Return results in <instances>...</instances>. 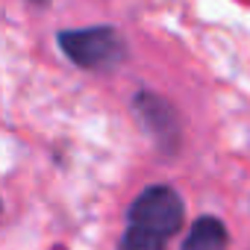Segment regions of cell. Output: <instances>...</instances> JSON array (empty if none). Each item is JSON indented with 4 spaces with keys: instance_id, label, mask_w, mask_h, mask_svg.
I'll use <instances>...</instances> for the list:
<instances>
[{
    "instance_id": "1",
    "label": "cell",
    "mask_w": 250,
    "mask_h": 250,
    "mask_svg": "<svg viewBox=\"0 0 250 250\" xmlns=\"http://www.w3.org/2000/svg\"><path fill=\"white\" fill-rule=\"evenodd\" d=\"M59 47L62 53L85 68V71H109L118 68L127 47L118 30L112 27H85V30H62L59 33Z\"/></svg>"
},
{
    "instance_id": "2",
    "label": "cell",
    "mask_w": 250,
    "mask_h": 250,
    "mask_svg": "<svg viewBox=\"0 0 250 250\" xmlns=\"http://www.w3.org/2000/svg\"><path fill=\"white\" fill-rule=\"evenodd\" d=\"M183 218H186L183 200L168 186H150V188H145L133 200V206H130V227H136L142 232H150L156 238H165V241L174 232H180Z\"/></svg>"
},
{
    "instance_id": "3",
    "label": "cell",
    "mask_w": 250,
    "mask_h": 250,
    "mask_svg": "<svg viewBox=\"0 0 250 250\" xmlns=\"http://www.w3.org/2000/svg\"><path fill=\"white\" fill-rule=\"evenodd\" d=\"M136 109H139V118L147 124V130L159 142H165V139L174 142L177 139V121H174V112L165 100H159L156 94H139Z\"/></svg>"
},
{
    "instance_id": "4",
    "label": "cell",
    "mask_w": 250,
    "mask_h": 250,
    "mask_svg": "<svg viewBox=\"0 0 250 250\" xmlns=\"http://www.w3.org/2000/svg\"><path fill=\"white\" fill-rule=\"evenodd\" d=\"M183 250H227V227L212 215L197 218L188 229Z\"/></svg>"
},
{
    "instance_id": "5",
    "label": "cell",
    "mask_w": 250,
    "mask_h": 250,
    "mask_svg": "<svg viewBox=\"0 0 250 250\" xmlns=\"http://www.w3.org/2000/svg\"><path fill=\"white\" fill-rule=\"evenodd\" d=\"M165 244H168L165 238H156L136 227H127V232L121 238V250H165Z\"/></svg>"
},
{
    "instance_id": "6",
    "label": "cell",
    "mask_w": 250,
    "mask_h": 250,
    "mask_svg": "<svg viewBox=\"0 0 250 250\" xmlns=\"http://www.w3.org/2000/svg\"><path fill=\"white\" fill-rule=\"evenodd\" d=\"M30 3H47V0H30Z\"/></svg>"
}]
</instances>
